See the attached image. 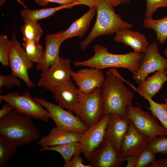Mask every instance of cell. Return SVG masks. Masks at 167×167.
<instances>
[{
  "instance_id": "33",
  "label": "cell",
  "mask_w": 167,
  "mask_h": 167,
  "mask_svg": "<svg viewBox=\"0 0 167 167\" xmlns=\"http://www.w3.org/2000/svg\"><path fill=\"white\" fill-rule=\"evenodd\" d=\"M145 18L152 17V15L160 8L167 7V0H146Z\"/></svg>"
},
{
  "instance_id": "13",
  "label": "cell",
  "mask_w": 167,
  "mask_h": 167,
  "mask_svg": "<svg viewBox=\"0 0 167 167\" xmlns=\"http://www.w3.org/2000/svg\"><path fill=\"white\" fill-rule=\"evenodd\" d=\"M109 115L103 117L82 133L79 142L82 153L87 159L104 140Z\"/></svg>"
},
{
  "instance_id": "6",
  "label": "cell",
  "mask_w": 167,
  "mask_h": 167,
  "mask_svg": "<svg viewBox=\"0 0 167 167\" xmlns=\"http://www.w3.org/2000/svg\"><path fill=\"white\" fill-rule=\"evenodd\" d=\"M4 101L20 113L31 118L48 122L50 117L48 111L26 91L22 94L18 92L0 95V104Z\"/></svg>"
},
{
  "instance_id": "14",
  "label": "cell",
  "mask_w": 167,
  "mask_h": 167,
  "mask_svg": "<svg viewBox=\"0 0 167 167\" xmlns=\"http://www.w3.org/2000/svg\"><path fill=\"white\" fill-rule=\"evenodd\" d=\"M71 78L81 91L89 93L95 89L101 88L105 76L102 70L94 67L81 69L72 71Z\"/></svg>"
},
{
  "instance_id": "3",
  "label": "cell",
  "mask_w": 167,
  "mask_h": 167,
  "mask_svg": "<svg viewBox=\"0 0 167 167\" xmlns=\"http://www.w3.org/2000/svg\"><path fill=\"white\" fill-rule=\"evenodd\" d=\"M31 119L13 109L0 118V134L17 147L37 141L40 133Z\"/></svg>"
},
{
  "instance_id": "4",
  "label": "cell",
  "mask_w": 167,
  "mask_h": 167,
  "mask_svg": "<svg viewBox=\"0 0 167 167\" xmlns=\"http://www.w3.org/2000/svg\"><path fill=\"white\" fill-rule=\"evenodd\" d=\"M96 18L95 24L87 37L80 43V49L84 50L96 38L103 35H112L119 30L131 29L132 24L122 20L116 14L113 8L105 0H95Z\"/></svg>"
},
{
  "instance_id": "37",
  "label": "cell",
  "mask_w": 167,
  "mask_h": 167,
  "mask_svg": "<svg viewBox=\"0 0 167 167\" xmlns=\"http://www.w3.org/2000/svg\"><path fill=\"white\" fill-rule=\"evenodd\" d=\"M137 155H129L125 157V160L127 162L126 167H135Z\"/></svg>"
},
{
  "instance_id": "34",
  "label": "cell",
  "mask_w": 167,
  "mask_h": 167,
  "mask_svg": "<svg viewBox=\"0 0 167 167\" xmlns=\"http://www.w3.org/2000/svg\"><path fill=\"white\" fill-rule=\"evenodd\" d=\"M21 82L18 78L12 73L7 75H0V92H2V88L5 87L7 88H10L12 86L16 85L20 86Z\"/></svg>"
},
{
  "instance_id": "16",
  "label": "cell",
  "mask_w": 167,
  "mask_h": 167,
  "mask_svg": "<svg viewBox=\"0 0 167 167\" xmlns=\"http://www.w3.org/2000/svg\"><path fill=\"white\" fill-rule=\"evenodd\" d=\"M149 142L148 137L137 130L130 121L122 143L121 155L124 157L138 155L147 146Z\"/></svg>"
},
{
  "instance_id": "20",
  "label": "cell",
  "mask_w": 167,
  "mask_h": 167,
  "mask_svg": "<svg viewBox=\"0 0 167 167\" xmlns=\"http://www.w3.org/2000/svg\"><path fill=\"white\" fill-rule=\"evenodd\" d=\"M114 40L130 46L134 52L137 53H144L149 45L144 34L127 28L121 29L116 32Z\"/></svg>"
},
{
  "instance_id": "28",
  "label": "cell",
  "mask_w": 167,
  "mask_h": 167,
  "mask_svg": "<svg viewBox=\"0 0 167 167\" xmlns=\"http://www.w3.org/2000/svg\"><path fill=\"white\" fill-rule=\"evenodd\" d=\"M22 44L30 61L37 63L42 61L44 56V49L41 45L32 41L24 42Z\"/></svg>"
},
{
  "instance_id": "1",
  "label": "cell",
  "mask_w": 167,
  "mask_h": 167,
  "mask_svg": "<svg viewBox=\"0 0 167 167\" xmlns=\"http://www.w3.org/2000/svg\"><path fill=\"white\" fill-rule=\"evenodd\" d=\"M105 76L101 88L103 102V117L114 113L124 118L127 107L132 104L134 94L125 86L124 79L116 68L109 69Z\"/></svg>"
},
{
  "instance_id": "44",
  "label": "cell",
  "mask_w": 167,
  "mask_h": 167,
  "mask_svg": "<svg viewBox=\"0 0 167 167\" xmlns=\"http://www.w3.org/2000/svg\"><path fill=\"white\" fill-rule=\"evenodd\" d=\"M165 70H166V71L167 74V68Z\"/></svg>"
},
{
  "instance_id": "25",
  "label": "cell",
  "mask_w": 167,
  "mask_h": 167,
  "mask_svg": "<svg viewBox=\"0 0 167 167\" xmlns=\"http://www.w3.org/2000/svg\"><path fill=\"white\" fill-rule=\"evenodd\" d=\"M143 25L145 27L155 31L159 44L165 43L167 39V16L159 19H154L152 17L145 18Z\"/></svg>"
},
{
  "instance_id": "23",
  "label": "cell",
  "mask_w": 167,
  "mask_h": 167,
  "mask_svg": "<svg viewBox=\"0 0 167 167\" xmlns=\"http://www.w3.org/2000/svg\"><path fill=\"white\" fill-rule=\"evenodd\" d=\"M96 13L95 6L89 10L79 18L75 20L67 29L63 31L62 39L66 40L75 37H82L88 29L90 23Z\"/></svg>"
},
{
  "instance_id": "19",
  "label": "cell",
  "mask_w": 167,
  "mask_h": 167,
  "mask_svg": "<svg viewBox=\"0 0 167 167\" xmlns=\"http://www.w3.org/2000/svg\"><path fill=\"white\" fill-rule=\"evenodd\" d=\"M83 133L56 127L53 128L47 135L39 140L37 144L42 148L79 142Z\"/></svg>"
},
{
  "instance_id": "40",
  "label": "cell",
  "mask_w": 167,
  "mask_h": 167,
  "mask_svg": "<svg viewBox=\"0 0 167 167\" xmlns=\"http://www.w3.org/2000/svg\"><path fill=\"white\" fill-rule=\"evenodd\" d=\"M105 1L113 8L122 4L121 0H105Z\"/></svg>"
},
{
  "instance_id": "12",
  "label": "cell",
  "mask_w": 167,
  "mask_h": 167,
  "mask_svg": "<svg viewBox=\"0 0 167 167\" xmlns=\"http://www.w3.org/2000/svg\"><path fill=\"white\" fill-rule=\"evenodd\" d=\"M87 160L92 167H119L125 161L105 138Z\"/></svg>"
},
{
  "instance_id": "11",
  "label": "cell",
  "mask_w": 167,
  "mask_h": 167,
  "mask_svg": "<svg viewBox=\"0 0 167 167\" xmlns=\"http://www.w3.org/2000/svg\"><path fill=\"white\" fill-rule=\"evenodd\" d=\"M167 68V59L160 54L157 42L148 45L144 53L140 67L133 75V79L139 84L144 81L148 75L156 71L165 70Z\"/></svg>"
},
{
  "instance_id": "32",
  "label": "cell",
  "mask_w": 167,
  "mask_h": 167,
  "mask_svg": "<svg viewBox=\"0 0 167 167\" xmlns=\"http://www.w3.org/2000/svg\"><path fill=\"white\" fill-rule=\"evenodd\" d=\"M11 40L5 35L0 36V62L3 66H9V54Z\"/></svg>"
},
{
  "instance_id": "10",
  "label": "cell",
  "mask_w": 167,
  "mask_h": 167,
  "mask_svg": "<svg viewBox=\"0 0 167 167\" xmlns=\"http://www.w3.org/2000/svg\"><path fill=\"white\" fill-rule=\"evenodd\" d=\"M72 71L70 60L60 57L54 63L42 72L37 85L52 92L71 79Z\"/></svg>"
},
{
  "instance_id": "5",
  "label": "cell",
  "mask_w": 167,
  "mask_h": 167,
  "mask_svg": "<svg viewBox=\"0 0 167 167\" xmlns=\"http://www.w3.org/2000/svg\"><path fill=\"white\" fill-rule=\"evenodd\" d=\"M103 112L101 88H96L89 93L79 89L75 113L86 126L89 127L100 120L103 118Z\"/></svg>"
},
{
  "instance_id": "41",
  "label": "cell",
  "mask_w": 167,
  "mask_h": 167,
  "mask_svg": "<svg viewBox=\"0 0 167 167\" xmlns=\"http://www.w3.org/2000/svg\"><path fill=\"white\" fill-rule=\"evenodd\" d=\"M17 1L21 4L24 7V8H27L25 4H24L23 0H16Z\"/></svg>"
},
{
  "instance_id": "31",
  "label": "cell",
  "mask_w": 167,
  "mask_h": 167,
  "mask_svg": "<svg viewBox=\"0 0 167 167\" xmlns=\"http://www.w3.org/2000/svg\"><path fill=\"white\" fill-rule=\"evenodd\" d=\"M162 135L149 142L147 147L154 153H162L167 156V137Z\"/></svg>"
},
{
  "instance_id": "21",
  "label": "cell",
  "mask_w": 167,
  "mask_h": 167,
  "mask_svg": "<svg viewBox=\"0 0 167 167\" xmlns=\"http://www.w3.org/2000/svg\"><path fill=\"white\" fill-rule=\"evenodd\" d=\"M166 81L167 74L165 70L157 71L153 75L147 77L139 84L135 90L145 99L152 98L159 92Z\"/></svg>"
},
{
  "instance_id": "42",
  "label": "cell",
  "mask_w": 167,
  "mask_h": 167,
  "mask_svg": "<svg viewBox=\"0 0 167 167\" xmlns=\"http://www.w3.org/2000/svg\"><path fill=\"white\" fill-rule=\"evenodd\" d=\"M130 0H121L122 3L126 4L129 3Z\"/></svg>"
},
{
  "instance_id": "7",
  "label": "cell",
  "mask_w": 167,
  "mask_h": 167,
  "mask_svg": "<svg viewBox=\"0 0 167 167\" xmlns=\"http://www.w3.org/2000/svg\"><path fill=\"white\" fill-rule=\"evenodd\" d=\"M125 118L129 120L139 131L147 136L149 142L160 135L167 136V131L159 125L156 118L139 106L132 105L127 106Z\"/></svg>"
},
{
  "instance_id": "22",
  "label": "cell",
  "mask_w": 167,
  "mask_h": 167,
  "mask_svg": "<svg viewBox=\"0 0 167 167\" xmlns=\"http://www.w3.org/2000/svg\"><path fill=\"white\" fill-rule=\"evenodd\" d=\"M93 4V0H81L73 3L66 5H62L59 6L52 7L30 10L24 8L20 12L21 16L24 19H31L39 20L44 19L53 15L59 10L64 9H71L74 6L83 5L89 7Z\"/></svg>"
},
{
  "instance_id": "9",
  "label": "cell",
  "mask_w": 167,
  "mask_h": 167,
  "mask_svg": "<svg viewBox=\"0 0 167 167\" xmlns=\"http://www.w3.org/2000/svg\"><path fill=\"white\" fill-rule=\"evenodd\" d=\"M35 100L49 112L50 117L54 122L56 127L83 133L88 127L72 112L41 98L34 97Z\"/></svg>"
},
{
  "instance_id": "29",
  "label": "cell",
  "mask_w": 167,
  "mask_h": 167,
  "mask_svg": "<svg viewBox=\"0 0 167 167\" xmlns=\"http://www.w3.org/2000/svg\"><path fill=\"white\" fill-rule=\"evenodd\" d=\"M149 105L148 109L152 114L157 118L161 124L167 131V105L158 103L152 98H146Z\"/></svg>"
},
{
  "instance_id": "2",
  "label": "cell",
  "mask_w": 167,
  "mask_h": 167,
  "mask_svg": "<svg viewBox=\"0 0 167 167\" xmlns=\"http://www.w3.org/2000/svg\"><path fill=\"white\" fill-rule=\"evenodd\" d=\"M94 55L85 61H75L76 67L87 66L99 69L108 68H123L129 70L133 75L139 69L144 53L134 52L122 54H115L109 52L105 46L98 44L93 47Z\"/></svg>"
},
{
  "instance_id": "15",
  "label": "cell",
  "mask_w": 167,
  "mask_h": 167,
  "mask_svg": "<svg viewBox=\"0 0 167 167\" xmlns=\"http://www.w3.org/2000/svg\"><path fill=\"white\" fill-rule=\"evenodd\" d=\"M130 122L129 120L123 118L118 114H109L105 138L109 141L116 151L120 154L122 143L128 131Z\"/></svg>"
},
{
  "instance_id": "30",
  "label": "cell",
  "mask_w": 167,
  "mask_h": 167,
  "mask_svg": "<svg viewBox=\"0 0 167 167\" xmlns=\"http://www.w3.org/2000/svg\"><path fill=\"white\" fill-rule=\"evenodd\" d=\"M156 154L147 146L138 155L135 167L150 165L155 161Z\"/></svg>"
},
{
  "instance_id": "36",
  "label": "cell",
  "mask_w": 167,
  "mask_h": 167,
  "mask_svg": "<svg viewBox=\"0 0 167 167\" xmlns=\"http://www.w3.org/2000/svg\"><path fill=\"white\" fill-rule=\"evenodd\" d=\"M35 2L42 6H47L49 3H55L62 5H66L74 3L81 0H34Z\"/></svg>"
},
{
  "instance_id": "8",
  "label": "cell",
  "mask_w": 167,
  "mask_h": 167,
  "mask_svg": "<svg viewBox=\"0 0 167 167\" xmlns=\"http://www.w3.org/2000/svg\"><path fill=\"white\" fill-rule=\"evenodd\" d=\"M8 61L11 73L23 81L30 88L34 87L28 71L33 67V62L28 58L24 49L17 40L14 31H13Z\"/></svg>"
},
{
  "instance_id": "43",
  "label": "cell",
  "mask_w": 167,
  "mask_h": 167,
  "mask_svg": "<svg viewBox=\"0 0 167 167\" xmlns=\"http://www.w3.org/2000/svg\"><path fill=\"white\" fill-rule=\"evenodd\" d=\"M163 53L167 57V46L165 49V50L163 52Z\"/></svg>"
},
{
  "instance_id": "18",
  "label": "cell",
  "mask_w": 167,
  "mask_h": 167,
  "mask_svg": "<svg viewBox=\"0 0 167 167\" xmlns=\"http://www.w3.org/2000/svg\"><path fill=\"white\" fill-rule=\"evenodd\" d=\"M79 91L70 79L56 88L52 92L58 105L75 113L78 101Z\"/></svg>"
},
{
  "instance_id": "27",
  "label": "cell",
  "mask_w": 167,
  "mask_h": 167,
  "mask_svg": "<svg viewBox=\"0 0 167 167\" xmlns=\"http://www.w3.org/2000/svg\"><path fill=\"white\" fill-rule=\"evenodd\" d=\"M17 147L4 136L0 135V167L8 166L10 159L15 155Z\"/></svg>"
},
{
  "instance_id": "26",
  "label": "cell",
  "mask_w": 167,
  "mask_h": 167,
  "mask_svg": "<svg viewBox=\"0 0 167 167\" xmlns=\"http://www.w3.org/2000/svg\"><path fill=\"white\" fill-rule=\"evenodd\" d=\"M46 151H54L58 152L61 155L66 163L68 162L75 154L81 151V149L79 142H74L42 148L39 152Z\"/></svg>"
},
{
  "instance_id": "24",
  "label": "cell",
  "mask_w": 167,
  "mask_h": 167,
  "mask_svg": "<svg viewBox=\"0 0 167 167\" xmlns=\"http://www.w3.org/2000/svg\"><path fill=\"white\" fill-rule=\"evenodd\" d=\"M38 21L31 19H24V24L21 28L24 42L32 41L39 43L43 32Z\"/></svg>"
},
{
  "instance_id": "35",
  "label": "cell",
  "mask_w": 167,
  "mask_h": 167,
  "mask_svg": "<svg viewBox=\"0 0 167 167\" xmlns=\"http://www.w3.org/2000/svg\"><path fill=\"white\" fill-rule=\"evenodd\" d=\"M82 153L79 151L75 154L70 160L67 163H65L64 167H92L91 165H85L84 161L81 156Z\"/></svg>"
},
{
  "instance_id": "39",
  "label": "cell",
  "mask_w": 167,
  "mask_h": 167,
  "mask_svg": "<svg viewBox=\"0 0 167 167\" xmlns=\"http://www.w3.org/2000/svg\"><path fill=\"white\" fill-rule=\"evenodd\" d=\"M13 108L12 106L8 103L3 105L0 110V118L9 113Z\"/></svg>"
},
{
  "instance_id": "38",
  "label": "cell",
  "mask_w": 167,
  "mask_h": 167,
  "mask_svg": "<svg viewBox=\"0 0 167 167\" xmlns=\"http://www.w3.org/2000/svg\"><path fill=\"white\" fill-rule=\"evenodd\" d=\"M150 166L151 167H167V157L155 161Z\"/></svg>"
},
{
  "instance_id": "17",
  "label": "cell",
  "mask_w": 167,
  "mask_h": 167,
  "mask_svg": "<svg viewBox=\"0 0 167 167\" xmlns=\"http://www.w3.org/2000/svg\"><path fill=\"white\" fill-rule=\"evenodd\" d=\"M63 31L49 34L45 37L44 56L42 61L37 64L36 68L38 71L42 72L45 71L59 58V48L63 42L62 39Z\"/></svg>"
}]
</instances>
